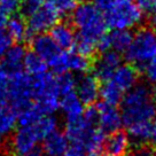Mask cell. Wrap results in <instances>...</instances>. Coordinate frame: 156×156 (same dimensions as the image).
I'll list each match as a JSON object with an SVG mask.
<instances>
[{
    "mask_svg": "<svg viewBox=\"0 0 156 156\" xmlns=\"http://www.w3.org/2000/svg\"><path fill=\"white\" fill-rule=\"evenodd\" d=\"M121 116L123 125L130 126L134 123L151 122L156 116V102L151 88L146 84H138L123 95L121 101Z\"/></svg>",
    "mask_w": 156,
    "mask_h": 156,
    "instance_id": "obj_1",
    "label": "cell"
},
{
    "mask_svg": "<svg viewBox=\"0 0 156 156\" xmlns=\"http://www.w3.org/2000/svg\"><path fill=\"white\" fill-rule=\"evenodd\" d=\"M73 24L78 29V34L85 36L97 41L99 37L106 34L107 23L101 10L95 5L84 1L76 6L71 12Z\"/></svg>",
    "mask_w": 156,
    "mask_h": 156,
    "instance_id": "obj_2",
    "label": "cell"
},
{
    "mask_svg": "<svg viewBox=\"0 0 156 156\" xmlns=\"http://www.w3.org/2000/svg\"><path fill=\"white\" fill-rule=\"evenodd\" d=\"M103 13L106 23L112 29H132L144 20V13L134 0H112Z\"/></svg>",
    "mask_w": 156,
    "mask_h": 156,
    "instance_id": "obj_3",
    "label": "cell"
},
{
    "mask_svg": "<svg viewBox=\"0 0 156 156\" xmlns=\"http://www.w3.org/2000/svg\"><path fill=\"white\" fill-rule=\"evenodd\" d=\"M133 66H144L156 55V34L149 28H141L133 34L131 44L124 52Z\"/></svg>",
    "mask_w": 156,
    "mask_h": 156,
    "instance_id": "obj_4",
    "label": "cell"
},
{
    "mask_svg": "<svg viewBox=\"0 0 156 156\" xmlns=\"http://www.w3.org/2000/svg\"><path fill=\"white\" fill-rule=\"evenodd\" d=\"M6 100L10 107L17 112L34 101L32 76L21 70L9 75Z\"/></svg>",
    "mask_w": 156,
    "mask_h": 156,
    "instance_id": "obj_5",
    "label": "cell"
},
{
    "mask_svg": "<svg viewBox=\"0 0 156 156\" xmlns=\"http://www.w3.org/2000/svg\"><path fill=\"white\" fill-rule=\"evenodd\" d=\"M10 139L8 141V151L12 156H24L34 148H37L40 141L37 132L32 125H19L10 133Z\"/></svg>",
    "mask_w": 156,
    "mask_h": 156,
    "instance_id": "obj_6",
    "label": "cell"
},
{
    "mask_svg": "<svg viewBox=\"0 0 156 156\" xmlns=\"http://www.w3.org/2000/svg\"><path fill=\"white\" fill-rule=\"evenodd\" d=\"M60 16L61 15L58 14V10L54 8L49 1L43 2L38 9L28 16L27 25L30 36L32 37L36 34H41L51 30V28L58 22Z\"/></svg>",
    "mask_w": 156,
    "mask_h": 156,
    "instance_id": "obj_7",
    "label": "cell"
},
{
    "mask_svg": "<svg viewBox=\"0 0 156 156\" xmlns=\"http://www.w3.org/2000/svg\"><path fill=\"white\" fill-rule=\"evenodd\" d=\"M75 92L84 105H93L98 100L100 92L98 78L92 73H80V76L76 78Z\"/></svg>",
    "mask_w": 156,
    "mask_h": 156,
    "instance_id": "obj_8",
    "label": "cell"
},
{
    "mask_svg": "<svg viewBox=\"0 0 156 156\" xmlns=\"http://www.w3.org/2000/svg\"><path fill=\"white\" fill-rule=\"evenodd\" d=\"M121 63H122V58L119 53L114 49H108L106 52H102V54L94 62L93 75L102 82L108 80L112 78L114 71Z\"/></svg>",
    "mask_w": 156,
    "mask_h": 156,
    "instance_id": "obj_9",
    "label": "cell"
},
{
    "mask_svg": "<svg viewBox=\"0 0 156 156\" xmlns=\"http://www.w3.org/2000/svg\"><path fill=\"white\" fill-rule=\"evenodd\" d=\"M98 107V125L105 133H112L119 130L123 125L121 112L116 106L108 103H99Z\"/></svg>",
    "mask_w": 156,
    "mask_h": 156,
    "instance_id": "obj_10",
    "label": "cell"
},
{
    "mask_svg": "<svg viewBox=\"0 0 156 156\" xmlns=\"http://www.w3.org/2000/svg\"><path fill=\"white\" fill-rule=\"evenodd\" d=\"M30 46L32 52L39 55L47 64L62 51L51 37V34H47L46 32L34 34L30 38Z\"/></svg>",
    "mask_w": 156,
    "mask_h": 156,
    "instance_id": "obj_11",
    "label": "cell"
},
{
    "mask_svg": "<svg viewBox=\"0 0 156 156\" xmlns=\"http://www.w3.org/2000/svg\"><path fill=\"white\" fill-rule=\"evenodd\" d=\"M27 53L25 48L21 43L10 45L1 56V67L5 69L8 75L23 70V61Z\"/></svg>",
    "mask_w": 156,
    "mask_h": 156,
    "instance_id": "obj_12",
    "label": "cell"
},
{
    "mask_svg": "<svg viewBox=\"0 0 156 156\" xmlns=\"http://www.w3.org/2000/svg\"><path fill=\"white\" fill-rule=\"evenodd\" d=\"M130 138L124 131L117 130L105 138L102 149L110 156H124L130 148Z\"/></svg>",
    "mask_w": 156,
    "mask_h": 156,
    "instance_id": "obj_13",
    "label": "cell"
},
{
    "mask_svg": "<svg viewBox=\"0 0 156 156\" xmlns=\"http://www.w3.org/2000/svg\"><path fill=\"white\" fill-rule=\"evenodd\" d=\"M69 144L66 133L56 129L43 139V151L47 156H63Z\"/></svg>",
    "mask_w": 156,
    "mask_h": 156,
    "instance_id": "obj_14",
    "label": "cell"
},
{
    "mask_svg": "<svg viewBox=\"0 0 156 156\" xmlns=\"http://www.w3.org/2000/svg\"><path fill=\"white\" fill-rule=\"evenodd\" d=\"M139 73L136 68L133 64H119L117 69L114 71L112 79L123 92H126L127 90L132 88L138 83Z\"/></svg>",
    "mask_w": 156,
    "mask_h": 156,
    "instance_id": "obj_15",
    "label": "cell"
},
{
    "mask_svg": "<svg viewBox=\"0 0 156 156\" xmlns=\"http://www.w3.org/2000/svg\"><path fill=\"white\" fill-rule=\"evenodd\" d=\"M51 37L62 51H68L75 45L76 34L68 23H55L51 28Z\"/></svg>",
    "mask_w": 156,
    "mask_h": 156,
    "instance_id": "obj_16",
    "label": "cell"
},
{
    "mask_svg": "<svg viewBox=\"0 0 156 156\" xmlns=\"http://www.w3.org/2000/svg\"><path fill=\"white\" fill-rule=\"evenodd\" d=\"M6 31L9 34L13 40L21 43L23 40H28L31 38L29 31H28V25L25 21L24 16L22 14H13L8 17L6 22Z\"/></svg>",
    "mask_w": 156,
    "mask_h": 156,
    "instance_id": "obj_17",
    "label": "cell"
},
{
    "mask_svg": "<svg viewBox=\"0 0 156 156\" xmlns=\"http://www.w3.org/2000/svg\"><path fill=\"white\" fill-rule=\"evenodd\" d=\"M60 109L63 112L66 118H76L83 115L84 103L73 91L60 98Z\"/></svg>",
    "mask_w": 156,
    "mask_h": 156,
    "instance_id": "obj_18",
    "label": "cell"
},
{
    "mask_svg": "<svg viewBox=\"0 0 156 156\" xmlns=\"http://www.w3.org/2000/svg\"><path fill=\"white\" fill-rule=\"evenodd\" d=\"M17 125L16 112L7 102H0V134L9 136Z\"/></svg>",
    "mask_w": 156,
    "mask_h": 156,
    "instance_id": "obj_19",
    "label": "cell"
},
{
    "mask_svg": "<svg viewBox=\"0 0 156 156\" xmlns=\"http://www.w3.org/2000/svg\"><path fill=\"white\" fill-rule=\"evenodd\" d=\"M44 115L45 114L41 110L40 106L36 101H32L28 106H25L24 108H22L21 110L16 112V121H17V124L21 126L32 125Z\"/></svg>",
    "mask_w": 156,
    "mask_h": 156,
    "instance_id": "obj_20",
    "label": "cell"
},
{
    "mask_svg": "<svg viewBox=\"0 0 156 156\" xmlns=\"http://www.w3.org/2000/svg\"><path fill=\"white\" fill-rule=\"evenodd\" d=\"M123 95H124V92L112 82V79L105 80L102 85L100 86L99 97H101L105 103L112 105V106H117L122 101Z\"/></svg>",
    "mask_w": 156,
    "mask_h": 156,
    "instance_id": "obj_21",
    "label": "cell"
},
{
    "mask_svg": "<svg viewBox=\"0 0 156 156\" xmlns=\"http://www.w3.org/2000/svg\"><path fill=\"white\" fill-rule=\"evenodd\" d=\"M108 36L110 40V48L118 53L125 52L133 38L131 29H112Z\"/></svg>",
    "mask_w": 156,
    "mask_h": 156,
    "instance_id": "obj_22",
    "label": "cell"
},
{
    "mask_svg": "<svg viewBox=\"0 0 156 156\" xmlns=\"http://www.w3.org/2000/svg\"><path fill=\"white\" fill-rule=\"evenodd\" d=\"M129 138L136 145H142L146 144L148 140H151V122H139L134 123L130 126H127Z\"/></svg>",
    "mask_w": 156,
    "mask_h": 156,
    "instance_id": "obj_23",
    "label": "cell"
},
{
    "mask_svg": "<svg viewBox=\"0 0 156 156\" xmlns=\"http://www.w3.org/2000/svg\"><path fill=\"white\" fill-rule=\"evenodd\" d=\"M47 68H48L47 63L39 55H37L32 51L30 52L27 51L23 61V69L25 73H29L30 76H37L47 71Z\"/></svg>",
    "mask_w": 156,
    "mask_h": 156,
    "instance_id": "obj_24",
    "label": "cell"
},
{
    "mask_svg": "<svg viewBox=\"0 0 156 156\" xmlns=\"http://www.w3.org/2000/svg\"><path fill=\"white\" fill-rule=\"evenodd\" d=\"M32 126L34 127L39 139L43 140L45 136H48L51 132L55 131L58 129V121L53 114H49V115L41 116L34 124H32Z\"/></svg>",
    "mask_w": 156,
    "mask_h": 156,
    "instance_id": "obj_25",
    "label": "cell"
},
{
    "mask_svg": "<svg viewBox=\"0 0 156 156\" xmlns=\"http://www.w3.org/2000/svg\"><path fill=\"white\" fill-rule=\"evenodd\" d=\"M105 132L101 131L100 129H93L92 132L88 134V136L86 138V140L84 142L83 148L85 153L88 154H97L102 149L103 141H105Z\"/></svg>",
    "mask_w": 156,
    "mask_h": 156,
    "instance_id": "obj_26",
    "label": "cell"
},
{
    "mask_svg": "<svg viewBox=\"0 0 156 156\" xmlns=\"http://www.w3.org/2000/svg\"><path fill=\"white\" fill-rule=\"evenodd\" d=\"M91 67V62L87 56H84L82 54L73 52H68V71H73L77 73H86Z\"/></svg>",
    "mask_w": 156,
    "mask_h": 156,
    "instance_id": "obj_27",
    "label": "cell"
},
{
    "mask_svg": "<svg viewBox=\"0 0 156 156\" xmlns=\"http://www.w3.org/2000/svg\"><path fill=\"white\" fill-rule=\"evenodd\" d=\"M95 40L91 38H87L82 34H77L76 36V40H75V45L73 47L76 48V52L82 54L84 56H92L93 54L97 51V45H95Z\"/></svg>",
    "mask_w": 156,
    "mask_h": 156,
    "instance_id": "obj_28",
    "label": "cell"
},
{
    "mask_svg": "<svg viewBox=\"0 0 156 156\" xmlns=\"http://www.w3.org/2000/svg\"><path fill=\"white\" fill-rule=\"evenodd\" d=\"M56 83L60 95L62 97L67 93H70L75 91V85H76V78L73 77L69 71L62 73H58L56 76Z\"/></svg>",
    "mask_w": 156,
    "mask_h": 156,
    "instance_id": "obj_29",
    "label": "cell"
},
{
    "mask_svg": "<svg viewBox=\"0 0 156 156\" xmlns=\"http://www.w3.org/2000/svg\"><path fill=\"white\" fill-rule=\"evenodd\" d=\"M60 15H69L77 6V0H49Z\"/></svg>",
    "mask_w": 156,
    "mask_h": 156,
    "instance_id": "obj_30",
    "label": "cell"
},
{
    "mask_svg": "<svg viewBox=\"0 0 156 156\" xmlns=\"http://www.w3.org/2000/svg\"><path fill=\"white\" fill-rule=\"evenodd\" d=\"M43 2H44L43 0H22L19 6L21 14L25 17H28L29 15L34 13V10L38 9Z\"/></svg>",
    "mask_w": 156,
    "mask_h": 156,
    "instance_id": "obj_31",
    "label": "cell"
},
{
    "mask_svg": "<svg viewBox=\"0 0 156 156\" xmlns=\"http://www.w3.org/2000/svg\"><path fill=\"white\" fill-rule=\"evenodd\" d=\"M84 121L90 124L91 126H97L98 125V107L94 105H88L86 109L83 112Z\"/></svg>",
    "mask_w": 156,
    "mask_h": 156,
    "instance_id": "obj_32",
    "label": "cell"
},
{
    "mask_svg": "<svg viewBox=\"0 0 156 156\" xmlns=\"http://www.w3.org/2000/svg\"><path fill=\"white\" fill-rule=\"evenodd\" d=\"M124 156H156V151L154 148L142 144V145H138L132 151H127Z\"/></svg>",
    "mask_w": 156,
    "mask_h": 156,
    "instance_id": "obj_33",
    "label": "cell"
},
{
    "mask_svg": "<svg viewBox=\"0 0 156 156\" xmlns=\"http://www.w3.org/2000/svg\"><path fill=\"white\" fill-rule=\"evenodd\" d=\"M144 71L149 83H156V55L144 64Z\"/></svg>",
    "mask_w": 156,
    "mask_h": 156,
    "instance_id": "obj_34",
    "label": "cell"
},
{
    "mask_svg": "<svg viewBox=\"0 0 156 156\" xmlns=\"http://www.w3.org/2000/svg\"><path fill=\"white\" fill-rule=\"evenodd\" d=\"M8 82H9V75L0 64V102H7L6 92L8 87Z\"/></svg>",
    "mask_w": 156,
    "mask_h": 156,
    "instance_id": "obj_35",
    "label": "cell"
},
{
    "mask_svg": "<svg viewBox=\"0 0 156 156\" xmlns=\"http://www.w3.org/2000/svg\"><path fill=\"white\" fill-rule=\"evenodd\" d=\"M13 43V39L9 34L4 28H0V58L6 52V49L9 47Z\"/></svg>",
    "mask_w": 156,
    "mask_h": 156,
    "instance_id": "obj_36",
    "label": "cell"
},
{
    "mask_svg": "<svg viewBox=\"0 0 156 156\" xmlns=\"http://www.w3.org/2000/svg\"><path fill=\"white\" fill-rule=\"evenodd\" d=\"M136 5L141 9L142 13H156V0H136Z\"/></svg>",
    "mask_w": 156,
    "mask_h": 156,
    "instance_id": "obj_37",
    "label": "cell"
},
{
    "mask_svg": "<svg viewBox=\"0 0 156 156\" xmlns=\"http://www.w3.org/2000/svg\"><path fill=\"white\" fill-rule=\"evenodd\" d=\"M21 1H22V0H0V6H1L8 14H12V13H15V12L17 10Z\"/></svg>",
    "mask_w": 156,
    "mask_h": 156,
    "instance_id": "obj_38",
    "label": "cell"
},
{
    "mask_svg": "<svg viewBox=\"0 0 156 156\" xmlns=\"http://www.w3.org/2000/svg\"><path fill=\"white\" fill-rule=\"evenodd\" d=\"M97 49H99L101 53L102 52H106L108 49H112L110 48V40H109V36L108 34H102L101 37H99L97 40Z\"/></svg>",
    "mask_w": 156,
    "mask_h": 156,
    "instance_id": "obj_39",
    "label": "cell"
},
{
    "mask_svg": "<svg viewBox=\"0 0 156 156\" xmlns=\"http://www.w3.org/2000/svg\"><path fill=\"white\" fill-rule=\"evenodd\" d=\"M85 153L83 147L77 145V144H69L67 151H64L63 156H82Z\"/></svg>",
    "mask_w": 156,
    "mask_h": 156,
    "instance_id": "obj_40",
    "label": "cell"
},
{
    "mask_svg": "<svg viewBox=\"0 0 156 156\" xmlns=\"http://www.w3.org/2000/svg\"><path fill=\"white\" fill-rule=\"evenodd\" d=\"M112 0H94V5L97 6L100 10H105L108 8V6L110 5Z\"/></svg>",
    "mask_w": 156,
    "mask_h": 156,
    "instance_id": "obj_41",
    "label": "cell"
},
{
    "mask_svg": "<svg viewBox=\"0 0 156 156\" xmlns=\"http://www.w3.org/2000/svg\"><path fill=\"white\" fill-rule=\"evenodd\" d=\"M8 20V13L0 6V28H4Z\"/></svg>",
    "mask_w": 156,
    "mask_h": 156,
    "instance_id": "obj_42",
    "label": "cell"
},
{
    "mask_svg": "<svg viewBox=\"0 0 156 156\" xmlns=\"http://www.w3.org/2000/svg\"><path fill=\"white\" fill-rule=\"evenodd\" d=\"M154 122L151 123V140L153 141V144L156 146V116L153 119Z\"/></svg>",
    "mask_w": 156,
    "mask_h": 156,
    "instance_id": "obj_43",
    "label": "cell"
},
{
    "mask_svg": "<svg viewBox=\"0 0 156 156\" xmlns=\"http://www.w3.org/2000/svg\"><path fill=\"white\" fill-rule=\"evenodd\" d=\"M149 29L156 34V13H153L149 19Z\"/></svg>",
    "mask_w": 156,
    "mask_h": 156,
    "instance_id": "obj_44",
    "label": "cell"
},
{
    "mask_svg": "<svg viewBox=\"0 0 156 156\" xmlns=\"http://www.w3.org/2000/svg\"><path fill=\"white\" fill-rule=\"evenodd\" d=\"M24 156H43V151H40L39 148H34V151H31L30 153H28Z\"/></svg>",
    "mask_w": 156,
    "mask_h": 156,
    "instance_id": "obj_45",
    "label": "cell"
},
{
    "mask_svg": "<svg viewBox=\"0 0 156 156\" xmlns=\"http://www.w3.org/2000/svg\"><path fill=\"white\" fill-rule=\"evenodd\" d=\"M5 139H4V136L0 134V153L4 151V148H5Z\"/></svg>",
    "mask_w": 156,
    "mask_h": 156,
    "instance_id": "obj_46",
    "label": "cell"
},
{
    "mask_svg": "<svg viewBox=\"0 0 156 156\" xmlns=\"http://www.w3.org/2000/svg\"><path fill=\"white\" fill-rule=\"evenodd\" d=\"M151 95H153V99H154V101L156 102V83L154 85V87L151 90Z\"/></svg>",
    "mask_w": 156,
    "mask_h": 156,
    "instance_id": "obj_47",
    "label": "cell"
},
{
    "mask_svg": "<svg viewBox=\"0 0 156 156\" xmlns=\"http://www.w3.org/2000/svg\"><path fill=\"white\" fill-rule=\"evenodd\" d=\"M82 156H94V154H88V153H87V155H85V154H83Z\"/></svg>",
    "mask_w": 156,
    "mask_h": 156,
    "instance_id": "obj_48",
    "label": "cell"
},
{
    "mask_svg": "<svg viewBox=\"0 0 156 156\" xmlns=\"http://www.w3.org/2000/svg\"><path fill=\"white\" fill-rule=\"evenodd\" d=\"M80 1H83V2H84V1H88V0H80Z\"/></svg>",
    "mask_w": 156,
    "mask_h": 156,
    "instance_id": "obj_49",
    "label": "cell"
},
{
    "mask_svg": "<svg viewBox=\"0 0 156 156\" xmlns=\"http://www.w3.org/2000/svg\"><path fill=\"white\" fill-rule=\"evenodd\" d=\"M106 156H110V155H106Z\"/></svg>",
    "mask_w": 156,
    "mask_h": 156,
    "instance_id": "obj_50",
    "label": "cell"
}]
</instances>
